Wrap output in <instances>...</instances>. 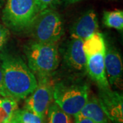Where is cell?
Wrapping results in <instances>:
<instances>
[{
	"mask_svg": "<svg viewBox=\"0 0 123 123\" xmlns=\"http://www.w3.org/2000/svg\"><path fill=\"white\" fill-rule=\"evenodd\" d=\"M98 30L97 13L89 10L81 15L70 29V37L84 40Z\"/></svg>",
	"mask_w": 123,
	"mask_h": 123,
	"instance_id": "obj_11",
	"label": "cell"
},
{
	"mask_svg": "<svg viewBox=\"0 0 123 123\" xmlns=\"http://www.w3.org/2000/svg\"><path fill=\"white\" fill-rule=\"evenodd\" d=\"M38 85L33 92L27 97L24 109L45 119L47 110L53 103V84L51 77L37 79Z\"/></svg>",
	"mask_w": 123,
	"mask_h": 123,
	"instance_id": "obj_7",
	"label": "cell"
},
{
	"mask_svg": "<svg viewBox=\"0 0 123 123\" xmlns=\"http://www.w3.org/2000/svg\"><path fill=\"white\" fill-rule=\"evenodd\" d=\"M3 4H4V0H0V8L2 7Z\"/></svg>",
	"mask_w": 123,
	"mask_h": 123,
	"instance_id": "obj_23",
	"label": "cell"
},
{
	"mask_svg": "<svg viewBox=\"0 0 123 123\" xmlns=\"http://www.w3.org/2000/svg\"><path fill=\"white\" fill-rule=\"evenodd\" d=\"M84 40L70 37L64 55V62L71 71L86 73V61L83 49Z\"/></svg>",
	"mask_w": 123,
	"mask_h": 123,
	"instance_id": "obj_10",
	"label": "cell"
},
{
	"mask_svg": "<svg viewBox=\"0 0 123 123\" xmlns=\"http://www.w3.org/2000/svg\"><path fill=\"white\" fill-rule=\"evenodd\" d=\"M0 64L8 97L22 100L37 87L36 76L20 56L3 50L0 52Z\"/></svg>",
	"mask_w": 123,
	"mask_h": 123,
	"instance_id": "obj_1",
	"label": "cell"
},
{
	"mask_svg": "<svg viewBox=\"0 0 123 123\" xmlns=\"http://www.w3.org/2000/svg\"><path fill=\"white\" fill-rule=\"evenodd\" d=\"M27 66L36 79L51 77L59 65L57 43L31 41L25 46Z\"/></svg>",
	"mask_w": 123,
	"mask_h": 123,
	"instance_id": "obj_3",
	"label": "cell"
},
{
	"mask_svg": "<svg viewBox=\"0 0 123 123\" xmlns=\"http://www.w3.org/2000/svg\"><path fill=\"white\" fill-rule=\"evenodd\" d=\"M45 120L47 123H74L73 116L68 114L55 104L52 103L48 110Z\"/></svg>",
	"mask_w": 123,
	"mask_h": 123,
	"instance_id": "obj_13",
	"label": "cell"
},
{
	"mask_svg": "<svg viewBox=\"0 0 123 123\" xmlns=\"http://www.w3.org/2000/svg\"><path fill=\"white\" fill-rule=\"evenodd\" d=\"M1 107L9 118H11L14 112L18 110L17 101L11 97H4L1 101Z\"/></svg>",
	"mask_w": 123,
	"mask_h": 123,
	"instance_id": "obj_16",
	"label": "cell"
},
{
	"mask_svg": "<svg viewBox=\"0 0 123 123\" xmlns=\"http://www.w3.org/2000/svg\"><path fill=\"white\" fill-rule=\"evenodd\" d=\"M40 12L37 0H7L2 21L9 30L22 32L30 30Z\"/></svg>",
	"mask_w": 123,
	"mask_h": 123,
	"instance_id": "obj_5",
	"label": "cell"
},
{
	"mask_svg": "<svg viewBox=\"0 0 123 123\" xmlns=\"http://www.w3.org/2000/svg\"><path fill=\"white\" fill-rule=\"evenodd\" d=\"M1 101H2V98L0 97V105H1Z\"/></svg>",
	"mask_w": 123,
	"mask_h": 123,
	"instance_id": "obj_24",
	"label": "cell"
},
{
	"mask_svg": "<svg viewBox=\"0 0 123 123\" xmlns=\"http://www.w3.org/2000/svg\"><path fill=\"white\" fill-rule=\"evenodd\" d=\"M40 12L46 9H55L60 4V0H37Z\"/></svg>",
	"mask_w": 123,
	"mask_h": 123,
	"instance_id": "obj_18",
	"label": "cell"
},
{
	"mask_svg": "<svg viewBox=\"0 0 123 123\" xmlns=\"http://www.w3.org/2000/svg\"><path fill=\"white\" fill-rule=\"evenodd\" d=\"M10 38V30L0 24V52L4 49Z\"/></svg>",
	"mask_w": 123,
	"mask_h": 123,
	"instance_id": "obj_17",
	"label": "cell"
},
{
	"mask_svg": "<svg viewBox=\"0 0 123 123\" xmlns=\"http://www.w3.org/2000/svg\"><path fill=\"white\" fill-rule=\"evenodd\" d=\"M29 30L34 41L58 43L64 34V23L55 9H46L38 14Z\"/></svg>",
	"mask_w": 123,
	"mask_h": 123,
	"instance_id": "obj_6",
	"label": "cell"
},
{
	"mask_svg": "<svg viewBox=\"0 0 123 123\" xmlns=\"http://www.w3.org/2000/svg\"><path fill=\"white\" fill-rule=\"evenodd\" d=\"M74 122L75 123H94L91 120L84 117L79 113L74 116Z\"/></svg>",
	"mask_w": 123,
	"mask_h": 123,
	"instance_id": "obj_20",
	"label": "cell"
},
{
	"mask_svg": "<svg viewBox=\"0 0 123 123\" xmlns=\"http://www.w3.org/2000/svg\"><path fill=\"white\" fill-rule=\"evenodd\" d=\"M89 86L80 80H62L53 84V99L62 110L74 117L88 101Z\"/></svg>",
	"mask_w": 123,
	"mask_h": 123,
	"instance_id": "obj_2",
	"label": "cell"
},
{
	"mask_svg": "<svg viewBox=\"0 0 123 123\" xmlns=\"http://www.w3.org/2000/svg\"><path fill=\"white\" fill-rule=\"evenodd\" d=\"M13 115L18 123H45V119L26 109L16 110Z\"/></svg>",
	"mask_w": 123,
	"mask_h": 123,
	"instance_id": "obj_15",
	"label": "cell"
},
{
	"mask_svg": "<svg viewBox=\"0 0 123 123\" xmlns=\"http://www.w3.org/2000/svg\"><path fill=\"white\" fill-rule=\"evenodd\" d=\"M103 22L107 27L123 31V11L122 10L105 11L103 16Z\"/></svg>",
	"mask_w": 123,
	"mask_h": 123,
	"instance_id": "obj_14",
	"label": "cell"
},
{
	"mask_svg": "<svg viewBox=\"0 0 123 123\" xmlns=\"http://www.w3.org/2000/svg\"><path fill=\"white\" fill-rule=\"evenodd\" d=\"M98 99L111 123H123V94L117 91L99 90Z\"/></svg>",
	"mask_w": 123,
	"mask_h": 123,
	"instance_id": "obj_8",
	"label": "cell"
},
{
	"mask_svg": "<svg viewBox=\"0 0 123 123\" xmlns=\"http://www.w3.org/2000/svg\"><path fill=\"white\" fill-rule=\"evenodd\" d=\"M0 96L3 97H8L7 93L6 92L4 84V79H3V73H2V68L0 64Z\"/></svg>",
	"mask_w": 123,
	"mask_h": 123,
	"instance_id": "obj_19",
	"label": "cell"
},
{
	"mask_svg": "<svg viewBox=\"0 0 123 123\" xmlns=\"http://www.w3.org/2000/svg\"><path fill=\"white\" fill-rule=\"evenodd\" d=\"M83 49L86 61V73L97 84L99 90L110 89L105 69L106 41L97 31L84 40Z\"/></svg>",
	"mask_w": 123,
	"mask_h": 123,
	"instance_id": "obj_4",
	"label": "cell"
},
{
	"mask_svg": "<svg viewBox=\"0 0 123 123\" xmlns=\"http://www.w3.org/2000/svg\"><path fill=\"white\" fill-rule=\"evenodd\" d=\"M105 69L110 87L122 89L123 87V60L118 49L106 43Z\"/></svg>",
	"mask_w": 123,
	"mask_h": 123,
	"instance_id": "obj_9",
	"label": "cell"
},
{
	"mask_svg": "<svg viewBox=\"0 0 123 123\" xmlns=\"http://www.w3.org/2000/svg\"><path fill=\"white\" fill-rule=\"evenodd\" d=\"M18 123V122L17 121V120L16 119V118L14 117V116L12 114L11 118L8 121H6V122H4V123Z\"/></svg>",
	"mask_w": 123,
	"mask_h": 123,
	"instance_id": "obj_21",
	"label": "cell"
},
{
	"mask_svg": "<svg viewBox=\"0 0 123 123\" xmlns=\"http://www.w3.org/2000/svg\"><path fill=\"white\" fill-rule=\"evenodd\" d=\"M79 114L91 120L94 123H111L103 110L98 97L94 95H89L88 101Z\"/></svg>",
	"mask_w": 123,
	"mask_h": 123,
	"instance_id": "obj_12",
	"label": "cell"
},
{
	"mask_svg": "<svg viewBox=\"0 0 123 123\" xmlns=\"http://www.w3.org/2000/svg\"><path fill=\"white\" fill-rule=\"evenodd\" d=\"M66 3L67 4H75L77 2H79L80 1H82V0H64Z\"/></svg>",
	"mask_w": 123,
	"mask_h": 123,
	"instance_id": "obj_22",
	"label": "cell"
}]
</instances>
